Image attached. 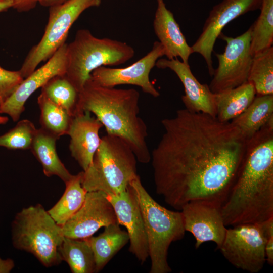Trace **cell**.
<instances>
[{
  "label": "cell",
  "mask_w": 273,
  "mask_h": 273,
  "mask_svg": "<svg viewBox=\"0 0 273 273\" xmlns=\"http://www.w3.org/2000/svg\"><path fill=\"white\" fill-rule=\"evenodd\" d=\"M161 122L164 133L151 153L156 193L177 210L195 202L221 207L247 140L230 122L186 108Z\"/></svg>",
  "instance_id": "6da1fadb"
},
{
  "label": "cell",
  "mask_w": 273,
  "mask_h": 273,
  "mask_svg": "<svg viewBox=\"0 0 273 273\" xmlns=\"http://www.w3.org/2000/svg\"><path fill=\"white\" fill-rule=\"evenodd\" d=\"M221 211L226 226L261 223L273 217V119L247 140Z\"/></svg>",
  "instance_id": "7a4b0ae2"
},
{
  "label": "cell",
  "mask_w": 273,
  "mask_h": 273,
  "mask_svg": "<svg viewBox=\"0 0 273 273\" xmlns=\"http://www.w3.org/2000/svg\"><path fill=\"white\" fill-rule=\"evenodd\" d=\"M139 99L140 94L135 89L103 86L90 77L79 92L78 113H93L107 134L122 139L138 162L147 164L151 161V153L146 142L147 127L139 115Z\"/></svg>",
  "instance_id": "3957f363"
},
{
  "label": "cell",
  "mask_w": 273,
  "mask_h": 273,
  "mask_svg": "<svg viewBox=\"0 0 273 273\" xmlns=\"http://www.w3.org/2000/svg\"><path fill=\"white\" fill-rule=\"evenodd\" d=\"M137 162L133 151L124 141L107 134L101 138L91 164L80 172L81 185L87 192L119 194L138 175Z\"/></svg>",
  "instance_id": "277c9868"
},
{
  "label": "cell",
  "mask_w": 273,
  "mask_h": 273,
  "mask_svg": "<svg viewBox=\"0 0 273 273\" xmlns=\"http://www.w3.org/2000/svg\"><path fill=\"white\" fill-rule=\"evenodd\" d=\"M130 185L138 199L143 218L151 262L150 272H170L168 251L172 242L184 237L183 214L158 204L144 187L139 175Z\"/></svg>",
  "instance_id": "5b68a950"
},
{
  "label": "cell",
  "mask_w": 273,
  "mask_h": 273,
  "mask_svg": "<svg viewBox=\"0 0 273 273\" xmlns=\"http://www.w3.org/2000/svg\"><path fill=\"white\" fill-rule=\"evenodd\" d=\"M134 55V49L125 42L98 38L88 29H79L73 40L67 43L65 74L79 92L93 70L102 66L124 64Z\"/></svg>",
  "instance_id": "8992f818"
},
{
  "label": "cell",
  "mask_w": 273,
  "mask_h": 273,
  "mask_svg": "<svg viewBox=\"0 0 273 273\" xmlns=\"http://www.w3.org/2000/svg\"><path fill=\"white\" fill-rule=\"evenodd\" d=\"M64 236L62 227L40 204L23 208L12 223L13 246L31 253L45 267L59 264V247Z\"/></svg>",
  "instance_id": "52a82bcc"
},
{
  "label": "cell",
  "mask_w": 273,
  "mask_h": 273,
  "mask_svg": "<svg viewBox=\"0 0 273 273\" xmlns=\"http://www.w3.org/2000/svg\"><path fill=\"white\" fill-rule=\"evenodd\" d=\"M101 2V0H68L50 7L43 35L29 51L19 70L24 79L66 43L70 28L83 12L89 8L99 6Z\"/></svg>",
  "instance_id": "ba28073f"
},
{
  "label": "cell",
  "mask_w": 273,
  "mask_h": 273,
  "mask_svg": "<svg viewBox=\"0 0 273 273\" xmlns=\"http://www.w3.org/2000/svg\"><path fill=\"white\" fill-rule=\"evenodd\" d=\"M268 238L262 222L238 224L227 229L218 249L236 268L258 273L266 263L265 248Z\"/></svg>",
  "instance_id": "9c48e42d"
},
{
  "label": "cell",
  "mask_w": 273,
  "mask_h": 273,
  "mask_svg": "<svg viewBox=\"0 0 273 273\" xmlns=\"http://www.w3.org/2000/svg\"><path fill=\"white\" fill-rule=\"evenodd\" d=\"M251 26L236 37L221 33L218 38L226 42L223 53H216L217 67L214 70L209 87L216 93L237 87L248 80L253 56L250 53Z\"/></svg>",
  "instance_id": "30bf717a"
},
{
  "label": "cell",
  "mask_w": 273,
  "mask_h": 273,
  "mask_svg": "<svg viewBox=\"0 0 273 273\" xmlns=\"http://www.w3.org/2000/svg\"><path fill=\"white\" fill-rule=\"evenodd\" d=\"M261 1L222 0L210 11L201 33L191 47L193 53H198L203 57L211 76L214 70L212 54L215 42L223 29L240 16L260 9Z\"/></svg>",
  "instance_id": "8fae6325"
},
{
  "label": "cell",
  "mask_w": 273,
  "mask_h": 273,
  "mask_svg": "<svg viewBox=\"0 0 273 273\" xmlns=\"http://www.w3.org/2000/svg\"><path fill=\"white\" fill-rule=\"evenodd\" d=\"M165 56V50L159 41H155L151 51L138 61L124 68L102 66L92 71L90 77L96 83L105 87H115L120 85H133L157 98L160 96L150 80L149 75L157 61Z\"/></svg>",
  "instance_id": "7c38bea8"
},
{
  "label": "cell",
  "mask_w": 273,
  "mask_h": 273,
  "mask_svg": "<svg viewBox=\"0 0 273 273\" xmlns=\"http://www.w3.org/2000/svg\"><path fill=\"white\" fill-rule=\"evenodd\" d=\"M118 223L117 217L106 194L101 191L87 192L79 210L63 225V236L85 239L99 229Z\"/></svg>",
  "instance_id": "4fadbf2b"
},
{
  "label": "cell",
  "mask_w": 273,
  "mask_h": 273,
  "mask_svg": "<svg viewBox=\"0 0 273 273\" xmlns=\"http://www.w3.org/2000/svg\"><path fill=\"white\" fill-rule=\"evenodd\" d=\"M67 43L61 46L43 65L23 79L14 93L0 105V114L9 116L14 122L19 120L25 110L28 98L50 79L65 74Z\"/></svg>",
  "instance_id": "5bb4252c"
},
{
  "label": "cell",
  "mask_w": 273,
  "mask_h": 273,
  "mask_svg": "<svg viewBox=\"0 0 273 273\" xmlns=\"http://www.w3.org/2000/svg\"><path fill=\"white\" fill-rule=\"evenodd\" d=\"M115 211L118 223L125 227L130 246L129 251L142 264L149 257L147 238L136 196L129 184L117 195H106Z\"/></svg>",
  "instance_id": "9a60e30c"
},
{
  "label": "cell",
  "mask_w": 273,
  "mask_h": 273,
  "mask_svg": "<svg viewBox=\"0 0 273 273\" xmlns=\"http://www.w3.org/2000/svg\"><path fill=\"white\" fill-rule=\"evenodd\" d=\"M180 210L185 231L195 237L196 249L209 241L215 243L217 249L220 247L227 230L221 207L209 203L195 202L185 204Z\"/></svg>",
  "instance_id": "2e32d148"
},
{
  "label": "cell",
  "mask_w": 273,
  "mask_h": 273,
  "mask_svg": "<svg viewBox=\"0 0 273 273\" xmlns=\"http://www.w3.org/2000/svg\"><path fill=\"white\" fill-rule=\"evenodd\" d=\"M155 66L160 69H170L179 78L184 87L185 95L181 96V101L186 109L216 117L214 93L211 91L208 84H202L197 79L189 64L177 58H159Z\"/></svg>",
  "instance_id": "e0dca14e"
},
{
  "label": "cell",
  "mask_w": 273,
  "mask_h": 273,
  "mask_svg": "<svg viewBox=\"0 0 273 273\" xmlns=\"http://www.w3.org/2000/svg\"><path fill=\"white\" fill-rule=\"evenodd\" d=\"M103 126L88 111L78 113L72 117L67 134L70 138L69 148L71 156L83 171L91 164L101 144L99 132Z\"/></svg>",
  "instance_id": "ac0fdd59"
},
{
  "label": "cell",
  "mask_w": 273,
  "mask_h": 273,
  "mask_svg": "<svg viewBox=\"0 0 273 273\" xmlns=\"http://www.w3.org/2000/svg\"><path fill=\"white\" fill-rule=\"evenodd\" d=\"M157 8L153 20V28L159 41L165 50V56L169 60L179 57L181 61L189 64L193 54L182 33L173 14L168 9L164 0H156Z\"/></svg>",
  "instance_id": "d6986e66"
},
{
  "label": "cell",
  "mask_w": 273,
  "mask_h": 273,
  "mask_svg": "<svg viewBox=\"0 0 273 273\" xmlns=\"http://www.w3.org/2000/svg\"><path fill=\"white\" fill-rule=\"evenodd\" d=\"M58 139L41 128L37 129L30 149L47 177L56 175L65 183L73 176L60 159L56 151Z\"/></svg>",
  "instance_id": "ffe728a7"
},
{
  "label": "cell",
  "mask_w": 273,
  "mask_h": 273,
  "mask_svg": "<svg viewBox=\"0 0 273 273\" xmlns=\"http://www.w3.org/2000/svg\"><path fill=\"white\" fill-rule=\"evenodd\" d=\"M273 119V95H256L248 107L230 122L246 140Z\"/></svg>",
  "instance_id": "44dd1931"
},
{
  "label": "cell",
  "mask_w": 273,
  "mask_h": 273,
  "mask_svg": "<svg viewBox=\"0 0 273 273\" xmlns=\"http://www.w3.org/2000/svg\"><path fill=\"white\" fill-rule=\"evenodd\" d=\"M256 95L253 85L248 81L235 88L214 93L216 117L221 122H230L248 107Z\"/></svg>",
  "instance_id": "7402d4cb"
},
{
  "label": "cell",
  "mask_w": 273,
  "mask_h": 273,
  "mask_svg": "<svg viewBox=\"0 0 273 273\" xmlns=\"http://www.w3.org/2000/svg\"><path fill=\"white\" fill-rule=\"evenodd\" d=\"M85 239L94 253L96 272L100 271L129 240L127 231L122 230L118 223L104 227V231L97 236Z\"/></svg>",
  "instance_id": "603a6c76"
},
{
  "label": "cell",
  "mask_w": 273,
  "mask_h": 273,
  "mask_svg": "<svg viewBox=\"0 0 273 273\" xmlns=\"http://www.w3.org/2000/svg\"><path fill=\"white\" fill-rule=\"evenodd\" d=\"M59 253L72 273L96 272L94 253L86 239L64 237Z\"/></svg>",
  "instance_id": "cb8c5ba5"
},
{
  "label": "cell",
  "mask_w": 273,
  "mask_h": 273,
  "mask_svg": "<svg viewBox=\"0 0 273 273\" xmlns=\"http://www.w3.org/2000/svg\"><path fill=\"white\" fill-rule=\"evenodd\" d=\"M65 184L64 194L56 204L47 210L55 221L63 225L81 207L87 191L81 183V172L73 175Z\"/></svg>",
  "instance_id": "d4e9b609"
},
{
  "label": "cell",
  "mask_w": 273,
  "mask_h": 273,
  "mask_svg": "<svg viewBox=\"0 0 273 273\" xmlns=\"http://www.w3.org/2000/svg\"><path fill=\"white\" fill-rule=\"evenodd\" d=\"M41 88V93L71 117L78 113L79 92L65 74L52 77Z\"/></svg>",
  "instance_id": "484cf974"
},
{
  "label": "cell",
  "mask_w": 273,
  "mask_h": 273,
  "mask_svg": "<svg viewBox=\"0 0 273 273\" xmlns=\"http://www.w3.org/2000/svg\"><path fill=\"white\" fill-rule=\"evenodd\" d=\"M260 13L251 25L250 53L254 56L272 47L273 0H262Z\"/></svg>",
  "instance_id": "4316f807"
},
{
  "label": "cell",
  "mask_w": 273,
  "mask_h": 273,
  "mask_svg": "<svg viewBox=\"0 0 273 273\" xmlns=\"http://www.w3.org/2000/svg\"><path fill=\"white\" fill-rule=\"evenodd\" d=\"M37 103L40 111L41 128L58 139L67 135L72 117L42 93L37 98Z\"/></svg>",
  "instance_id": "83f0119b"
},
{
  "label": "cell",
  "mask_w": 273,
  "mask_h": 273,
  "mask_svg": "<svg viewBox=\"0 0 273 273\" xmlns=\"http://www.w3.org/2000/svg\"><path fill=\"white\" fill-rule=\"evenodd\" d=\"M247 81L256 95H273V47L254 56Z\"/></svg>",
  "instance_id": "f1b7e54d"
},
{
  "label": "cell",
  "mask_w": 273,
  "mask_h": 273,
  "mask_svg": "<svg viewBox=\"0 0 273 273\" xmlns=\"http://www.w3.org/2000/svg\"><path fill=\"white\" fill-rule=\"evenodd\" d=\"M37 129L31 121L20 120L14 127L0 136V146L10 150L30 149Z\"/></svg>",
  "instance_id": "f546056e"
},
{
  "label": "cell",
  "mask_w": 273,
  "mask_h": 273,
  "mask_svg": "<svg viewBox=\"0 0 273 273\" xmlns=\"http://www.w3.org/2000/svg\"><path fill=\"white\" fill-rule=\"evenodd\" d=\"M23 79L19 70H8L0 66V105L14 93Z\"/></svg>",
  "instance_id": "4dcf8cb0"
},
{
  "label": "cell",
  "mask_w": 273,
  "mask_h": 273,
  "mask_svg": "<svg viewBox=\"0 0 273 273\" xmlns=\"http://www.w3.org/2000/svg\"><path fill=\"white\" fill-rule=\"evenodd\" d=\"M12 3V8L20 12L30 11L35 7L41 0H9Z\"/></svg>",
  "instance_id": "1f68e13d"
},
{
  "label": "cell",
  "mask_w": 273,
  "mask_h": 273,
  "mask_svg": "<svg viewBox=\"0 0 273 273\" xmlns=\"http://www.w3.org/2000/svg\"><path fill=\"white\" fill-rule=\"evenodd\" d=\"M266 262L272 266L273 264V237L268 238L265 248Z\"/></svg>",
  "instance_id": "d6a6232c"
},
{
  "label": "cell",
  "mask_w": 273,
  "mask_h": 273,
  "mask_svg": "<svg viewBox=\"0 0 273 273\" xmlns=\"http://www.w3.org/2000/svg\"><path fill=\"white\" fill-rule=\"evenodd\" d=\"M14 266L15 263L12 259H3L0 257V273H9Z\"/></svg>",
  "instance_id": "836d02e7"
},
{
  "label": "cell",
  "mask_w": 273,
  "mask_h": 273,
  "mask_svg": "<svg viewBox=\"0 0 273 273\" xmlns=\"http://www.w3.org/2000/svg\"><path fill=\"white\" fill-rule=\"evenodd\" d=\"M68 0H41L39 4L44 7H51L62 4Z\"/></svg>",
  "instance_id": "e575fe53"
},
{
  "label": "cell",
  "mask_w": 273,
  "mask_h": 273,
  "mask_svg": "<svg viewBox=\"0 0 273 273\" xmlns=\"http://www.w3.org/2000/svg\"><path fill=\"white\" fill-rule=\"evenodd\" d=\"M12 8V3L9 0H0V12Z\"/></svg>",
  "instance_id": "d590c367"
},
{
  "label": "cell",
  "mask_w": 273,
  "mask_h": 273,
  "mask_svg": "<svg viewBox=\"0 0 273 273\" xmlns=\"http://www.w3.org/2000/svg\"><path fill=\"white\" fill-rule=\"evenodd\" d=\"M9 118L7 116H0V125L5 124L8 122Z\"/></svg>",
  "instance_id": "8d00e7d4"
},
{
  "label": "cell",
  "mask_w": 273,
  "mask_h": 273,
  "mask_svg": "<svg viewBox=\"0 0 273 273\" xmlns=\"http://www.w3.org/2000/svg\"></svg>",
  "instance_id": "74e56055"
}]
</instances>
